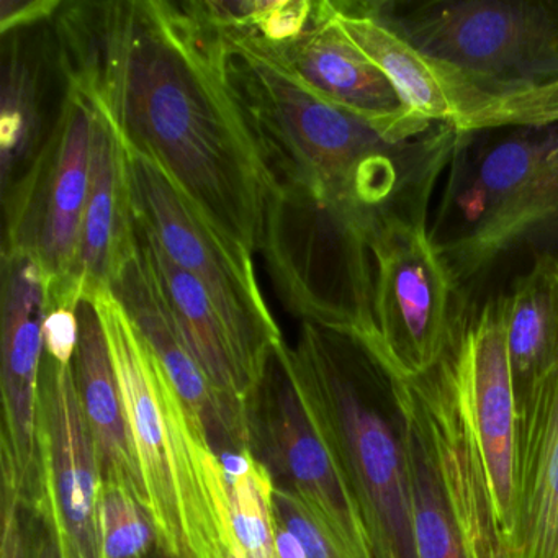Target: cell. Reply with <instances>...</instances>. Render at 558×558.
Masks as SVG:
<instances>
[{"mask_svg":"<svg viewBox=\"0 0 558 558\" xmlns=\"http://www.w3.org/2000/svg\"><path fill=\"white\" fill-rule=\"evenodd\" d=\"M40 501L61 558H100V472L73 364L44 354L38 390Z\"/></svg>","mask_w":558,"mask_h":558,"instance_id":"obj_13","label":"cell"},{"mask_svg":"<svg viewBox=\"0 0 558 558\" xmlns=\"http://www.w3.org/2000/svg\"><path fill=\"white\" fill-rule=\"evenodd\" d=\"M66 86L223 236L260 253L279 181L227 70L223 38L181 2H70L54 15Z\"/></svg>","mask_w":558,"mask_h":558,"instance_id":"obj_1","label":"cell"},{"mask_svg":"<svg viewBox=\"0 0 558 558\" xmlns=\"http://www.w3.org/2000/svg\"><path fill=\"white\" fill-rule=\"evenodd\" d=\"M289 359L306 410L357 499L374 557L416 558L403 436L397 411L390 420L374 400L377 364L357 339L312 323H302Z\"/></svg>","mask_w":558,"mask_h":558,"instance_id":"obj_4","label":"cell"},{"mask_svg":"<svg viewBox=\"0 0 558 558\" xmlns=\"http://www.w3.org/2000/svg\"><path fill=\"white\" fill-rule=\"evenodd\" d=\"M110 292L122 303L179 397L204 427L217 457L246 449V427L228 410L189 349L142 251L130 260Z\"/></svg>","mask_w":558,"mask_h":558,"instance_id":"obj_16","label":"cell"},{"mask_svg":"<svg viewBox=\"0 0 558 558\" xmlns=\"http://www.w3.org/2000/svg\"><path fill=\"white\" fill-rule=\"evenodd\" d=\"M126 153L136 223L207 290L236 349L251 393L270 352L283 341L257 283L253 254L211 227L161 169Z\"/></svg>","mask_w":558,"mask_h":558,"instance_id":"obj_9","label":"cell"},{"mask_svg":"<svg viewBox=\"0 0 558 558\" xmlns=\"http://www.w3.org/2000/svg\"><path fill=\"white\" fill-rule=\"evenodd\" d=\"M50 280L22 251L2 250V465L9 469L27 506L40 501L38 390L44 362V323Z\"/></svg>","mask_w":558,"mask_h":558,"instance_id":"obj_14","label":"cell"},{"mask_svg":"<svg viewBox=\"0 0 558 558\" xmlns=\"http://www.w3.org/2000/svg\"><path fill=\"white\" fill-rule=\"evenodd\" d=\"M93 104L64 87L50 135L28 171L2 194V250L34 257L50 280L48 306L80 305L76 269L90 179Z\"/></svg>","mask_w":558,"mask_h":558,"instance_id":"obj_11","label":"cell"},{"mask_svg":"<svg viewBox=\"0 0 558 558\" xmlns=\"http://www.w3.org/2000/svg\"><path fill=\"white\" fill-rule=\"evenodd\" d=\"M227 70L279 184L374 211L426 207L459 135L393 143L306 89L266 50L225 40Z\"/></svg>","mask_w":558,"mask_h":558,"instance_id":"obj_2","label":"cell"},{"mask_svg":"<svg viewBox=\"0 0 558 558\" xmlns=\"http://www.w3.org/2000/svg\"><path fill=\"white\" fill-rule=\"evenodd\" d=\"M77 319L80 341L73 359V371L96 449L100 483L125 486L146 508L145 485L133 450L119 380L94 302L81 300Z\"/></svg>","mask_w":558,"mask_h":558,"instance_id":"obj_19","label":"cell"},{"mask_svg":"<svg viewBox=\"0 0 558 558\" xmlns=\"http://www.w3.org/2000/svg\"><path fill=\"white\" fill-rule=\"evenodd\" d=\"M457 414L480 453L502 541L512 551L518 511L519 403L509 364L505 299L466 316L460 306L452 342L439 362Z\"/></svg>","mask_w":558,"mask_h":558,"instance_id":"obj_12","label":"cell"},{"mask_svg":"<svg viewBox=\"0 0 558 558\" xmlns=\"http://www.w3.org/2000/svg\"><path fill=\"white\" fill-rule=\"evenodd\" d=\"M35 514H37V531H35L34 558H61L53 525L40 512L35 511Z\"/></svg>","mask_w":558,"mask_h":558,"instance_id":"obj_30","label":"cell"},{"mask_svg":"<svg viewBox=\"0 0 558 558\" xmlns=\"http://www.w3.org/2000/svg\"><path fill=\"white\" fill-rule=\"evenodd\" d=\"M416 50L501 86L558 80V0L371 2Z\"/></svg>","mask_w":558,"mask_h":558,"instance_id":"obj_8","label":"cell"},{"mask_svg":"<svg viewBox=\"0 0 558 558\" xmlns=\"http://www.w3.org/2000/svg\"><path fill=\"white\" fill-rule=\"evenodd\" d=\"M426 210L384 211L371 234L375 329L355 339L387 378L429 374L446 355L459 316V287L427 231Z\"/></svg>","mask_w":558,"mask_h":558,"instance_id":"obj_7","label":"cell"},{"mask_svg":"<svg viewBox=\"0 0 558 558\" xmlns=\"http://www.w3.org/2000/svg\"><path fill=\"white\" fill-rule=\"evenodd\" d=\"M100 558H149L159 548L148 509L119 483H100Z\"/></svg>","mask_w":558,"mask_h":558,"instance_id":"obj_25","label":"cell"},{"mask_svg":"<svg viewBox=\"0 0 558 558\" xmlns=\"http://www.w3.org/2000/svg\"><path fill=\"white\" fill-rule=\"evenodd\" d=\"M247 447L274 486L296 499L345 558H375L357 499L313 423L280 342L244 401Z\"/></svg>","mask_w":558,"mask_h":558,"instance_id":"obj_10","label":"cell"},{"mask_svg":"<svg viewBox=\"0 0 558 558\" xmlns=\"http://www.w3.org/2000/svg\"><path fill=\"white\" fill-rule=\"evenodd\" d=\"M555 254V259H557V264H558V253H554Z\"/></svg>","mask_w":558,"mask_h":558,"instance_id":"obj_33","label":"cell"},{"mask_svg":"<svg viewBox=\"0 0 558 558\" xmlns=\"http://www.w3.org/2000/svg\"><path fill=\"white\" fill-rule=\"evenodd\" d=\"M505 299L506 344L518 403L558 361V264L541 253Z\"/></svg>","mask_w":558,"mask_h":558,"instance_id":"obj_21","label":"cell"},{"mask_svg":"<svg viewBox=\"0 0 558 558\" xmlns=\"http://www.w3.org/2000/svg\"><path fill=\"white\" fill-rule=\"evenodd\" d=\"M223 466L234 534L247 558H279L274 524V482L250 447L218 457Z\"/></svg>","mask_w":558,"mask_h":558,"instance_id":"obj_24","label":"cell"},{"mask_svg":"<svg viewBox=\"0 0 558 558\" xmlns=\"http://www.w3.org/2000/svg\"><path fill=\"white\" fill-rule=\"evenodd\" d=\"M61 5L58 0H0V31L8 35L50 21Z\"/></svg>","mask_w":558,"mask_h":558,"instance_id":"obj_29","label":"cell"},{"mask_svg":"<svg viewBox=\"0 0 558 558\" xmlns=\"http://www.w3.org/2000/svg\"><path fill=\"white\" fill-rule=\"evenodd\" d=\"M260 48L319 99L357 117L390 142H416L439 126L414 116L380 68L349 40L336 22L331 0L316 2L312 24L295 41L277 50Z\"/></svg>","mask_w":558,"mask_h":558,"instance_id":"obj_15","label":"cell"},{"mask_svg":"<svg viewBox=\"0 0 558 558\" xmlns=\"http://www.w3.org/2000/svg\"><path fill=\"white\" fill-rule=\"evenodd\" d=\"M37 514L19 495L14 476L2 466V544L0 558H34Z\"/></svg>","mask_w":558,"mask_h":558,"instance_id":"obj_26","label":"cell"},{"mask_svg":"<svg viewBox=\"0 0 558 558\" xmlns=\"http://www.w3.org/2000/svg\"><path fill=\"white\" fill-rule=\"evenodd\" d=\"M214 558H247L246 551L241 547L238 542L236 534L233 537L228 538L223 545H221L218 554Z\"/></svg>","mask_w":558,"mask_h":558,"instance_id":"obj_31","label":"cell"},{"mask_svg":"<svg viewBox=\"0 0 558 558\" xmlns=\"http://www.w3.org/2000/svg\"><path fill=\"white\" fill-rule=\"evenodd\" d=\"M391 403L400 421L407 452L414 554L416 558H466L462 537L437 478L423 430L407 404L393 397Z\"/></svg>","mask_w":558,"mask_h":558,"instance_id":"obj_23","label":"cell"},{"mask_svg":"<svg viewBox=\"0 0 558 558\" xmlns=\"http://www.w3.org/2000/svg\"><path fill=\"white\" fill-rule=\"evenodd\" d=\"M138 250L129 153L112 123L96 110L76 269L81 296L94 300L99 293L110 292Z\"/></svg>","mask_w":558,"mask_h":558,"instance_id":"obj_17","label":"cell"},{"mask_svg":"<svg viewBox=\"0 0 558 558\" xmlns=\"http://www.w3.org/2000/svg\"><path fill=\"white\" fill-rule=\"evenodd\" d=\"M149 558H178L174 557V555L166 554V551H162L161 548H158V550L155 551V554L151 555Z\"/></svg>","mask_w":558,"mask_h":558,"instance_id":"obj_32","label":"cell"},{"mask_svg":"<svg viewBox=\"0 0 558 558\" xmlns=\"http://www.w3.org/2000/svg\"><path fill=\"white\" fill-rule=\"evenodd\" d=\"M512 558H558V361L519 404Z\"/></svg>","mask_w":558,"mask_h":558,"instance_id":"obj_18","label":"cell"},{"mask_svg":"<svg viewBox=\"0 0 558 558\" xmlns=\"http://www.w3.org/2000/svg\"><path fill=\"white\" fill-rule=\"evenodd\" d=\"M478 151L459 140L444 215L434 240L457 287L525 247L558 243V125L508 130Z\"/></svg>","mask_w":558,"mask_h":558,"instance_id":"obj_5","label":"cell"},{"mask_svg":"<svg viewBox=\"0 0 558 558\" xmlns=\"http://www.w3.org/2000/svg\"><path fill=\"white\" fill-rule=\"evenodd\" d=\"M80 341L77 308L48 306L44 323L45 354L61 364H73Z\"/></svg>","mask_w":558,"mask_h":558,"instance_id":"obj_28","label":"cell"},{"mask_svg":"<svg viewBox=\"0 0 558 558\" xmlns=\"http://www.w3.org/2000/svg\"><path fill=\"white\" fill-rule=\"evenodd\" d=\"M136 230L140 251L189 349L228 410L244 424V401L250 395V387L217 306L197 279L172 263L148 230L138 223Z\"/></svg>","mask_w":558,"mask_h":558,"instance_id":"obj_20","label":"cell"},{"mask_svg":"<svg viewBox=\"0 0 558 558\" xmlns=\"http://www.w3.org/2000/svg\"><path fill=\"white\" fill-rule=\"evenodd\" d=\"M274 519L295 535L306 558H345L313 515L289 493L274 486Z\"/></svg>","mask_w":558,"mask_h":558,"instance_id":"obj_27","label":"cell"},{"mask_svg":"<svg viewBox=\"0 0 558 558\" xmlns=\"http://www.w3.org/2000/svg\"><path fill=\"white\" fill-rule=\"evenodd\" d=\"M90 302L106 332L159 548L214 558L234 535L220 459L122 303L112 292Z\"/></svg>","mask_w":558,"mask_h":558,"instance_id":"obj_3","label":"cell"},{"mask_svg":"<svg viewBox=\"0 0 558 558\" xmlns=\"http://www.w3.org/2000/svg\"><path fill=\"white\" fill-rule=\"evenodd\" d=\"M380 214L279 184L260 253L293 316L359 339L374 335L371 234Z\"/></svg>","mask_w":558,"mask_h":558,"instance_id":"obj_6","label":"cell"},{"mask_svg":"<svg viewBox=\"0 0 558 558\" xmlns=\"http://www.w3.org/2000/svg\"><path fill=\"white\" fill-rule=\"evenodd\" d=\"M2 68V194L28 171L50 130L44 119V54L40 44L25 40L21 31L4 35Z\"/></svg>","mask_w":558,"mask_h":558,"instance_id":"obj_22","label":"cell"}]
</instances>
